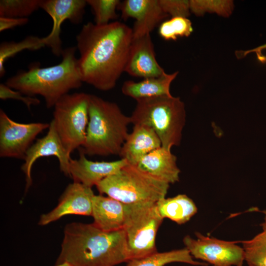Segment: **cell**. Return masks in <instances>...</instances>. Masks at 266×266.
I'll return each mask as SVG.
<instances>
[{
    "mask_svg": "<svg viewBox=\"0 0 266 266\" xmlns=\"http://www.w3.org/2000/svg\"><path fill=\"white\" fill-rule=\"evenodd\" d=\"M76 40L82 82L102 91L113 89L125 71L132 29L119 21L104 25L89 22L83 26Z\"/></svg>",
    "mask_w": 266,
    "mask_h": 266,
    "instance_id": "1",
    "label": "cell"
},
{
    "mask_svg": "<svg viewBox=\"0 0 266 266\" xmlns=\"http://www.w3.org/2000/svg\"><path fill=\"white\" fill-rule=\"evenodd\" d=\"M129 261L123 229L107 232L94 223L72 222L66 225L56 264L72 266H114Z\"/></svg>",
    "mask_w": 266,
    "mask_h": 266,
    "instance_id": "2",
    "label": "cell"
},
{
    "mask_svg": "<svg viewBox=\"0 0 266 266\" xmlns=\"http://www.w3.org/2000/svg\"><path fill=\"white\" fill-rule=\"evenodd\" d=\"M76 49L75 47L64 49L62 62L53 66L42 67L38 63H33L28 70L19 71L5 84L25 96L40 95L47 108L53 107L69 91L82 84L75 57Z\"/></svg>",
    "mask_w": 266,
    "mask_h": 266,
    "instance_id": "3",
    "label": "cell"
},
{
    "mask_svg": "<svg viewBox=\"0 0 266 266\" xmlns=\"http://www.w3.org/2000/svg\"><path fill=\"white\" fill-rule=\"evenodd\" d=\"M130 116L124 114L115 102L90 95L89 122L85 143V155H119L129 133Z\"/></svg>",
    "mask_w": 266,
    "mask_h": 266,
    "instance_id": "4",
    "label": "cell"
},
{
    "mask_svg": "<svg viewBox=\"0 0 266 266\" xmlns=\"http://www.w3.org/2000/svg\"><path fill=\"white\" fill-rule=\"evenodd\" d=\"M136 101L130 116L131 123L152 128L162 147L171 150L173 146L179 145L186 122L185 104L180 98L163 96Z\"/></svg>",
    "mask_w": 266,
    "mask_h": 266,
    "instance_id": "5",
    "label": "cell"
},
{
    "mask_svg": "<svg viewBox=\"0 0 266 266\" xmlns=\"http://www.w3.org/2000/svg\"><path fill=\"white\" fill-rule=\"evenodd\" d=\"M96 186L100 194L129 204L157 202L166 197L169 184L152 176L136 166L128 164Z\"/></svg>",
    "mask_w": 266,
    "mask_h": 266,
    "instance_id": "6",
    "label": "cell"
},
{
    "mask_svg": "<svg viewBox=\"0 0 266 266\" xmlns=\"http://www.w3.org/2000/svg\"><path fill=\"white\" fill-rule=\"evenodd\" d=\"M124 204L123 229L126 233L129 261L157 252L156 236L164 219L156 202Z\"/></svg>",
    "mask_w": 266,
    "mask_h": 266,
    "instance_id": "7",
    "label": "cell"
},
{
    "mask_svg": "<svg viewBox=\"0 0 266 266\" xmlns=\"http://www.w3.org/2000/svg\"><path fill=\"white\" fill-rule=\"evenodd\" d=\"M90 94H67L54 106L53 121L66 149L70 154L83 146L89 122Z\"/></svg>",
    "mask_w": 266,
    "mask_h": 266,
    "instance_id": "8",
    "label": "cell"
},
{
    "mask_svg": "<svg viewBox=\"0 0 266 266\" xmlns=\"http://www.w3.org/2000/svg\"><path fill=\"white\" fill-rule=\"evenodd\" d=\"M197 238L185 236L183 243L192 257L213 266H243L244 251L236 243L196 232Z\"/></svg>",
    "mask_w": 266,
    "mask_h": 266,
    "instance_id": "9",
    "label": "cell"
},
{
    "mask_svg": "<svg viewBox=\"0 0 266 266\" xmlns=\"http://www.w3.org/2000/svg\"><path fill=\"white\" fill-rule=\"evenodd\" d=\"M45 123H20L0 110V156L24 160L37 135L48 128Z\"/></svg>",
    "mask_w": 266,
    "mask_h": 266,
    "instance_id": "10",
    "label": "cell"
},
{
    "mask_svg": "<svg viewBox=\"0 0 266 266\" xmlns=\"http://www.w3.org/2000/svg\"><path fill=\"white\" fill-rule=\"evenodd\" d=\"M86 0H40V8L52 18L53 26L51 32L42 37L45 46L49 47L57 57L63 51L60 37L61 26L66 20L79 24L82 21Z\"/></svg>",
    "mask_w": 266,
    "mask_h": 266,
    "instance_id": "11",
    "label": "cell"
},
{
    "mask_svg": "<svg viewBox=\"0 0 266 266\" xmlns=\"http://www.w3.org/2000/svg\"><path fill=\"white\" fill-rule=\"evenodd\" d=\"M55 156L59 162L60 168L66 175L69 176V166L71 159L56 129L52 120L47 134L37 139L27 150L21 169L25 176L26 192L32 184L31 170L35 162L43 157Z\"/></svg>",
    "mask_w": 266,
    "mask_h": 266,
    "instance_id": "12",
    "label": "cell"
},
{
    "mask_svg": "<svg viewBox=\"0 0 266 266\" xmlns=\"http://www.w3.org/2000/svg\"><path fill=\"white\" fill-rule=\"evenodd\" d=\"M94 195L92 188L75 182L68 184L57 205L41 215L38 225L45 226L69 214L91 216Z\"/></svg>",
    "mask_w": 266,
    "mask_h": 266,
    "instance_id": "13",
    "label": "cell"
},
{
    "mask_svg": "<svg viewBox=\"0 0 266 266\" xmlns=\"http://www.w3.org/2000/svg\"><path fill=\"white\" fill-rule=\"evenodd\" d=\"M118 9L124 20L130 18L135 20L132 28L133 39L150 34L168 16L162 10L159 0H125L120 2Z\"/></svg>",
    "mask_w": 266,
    "mask_h": 266,
    "instance_id": "14",
    "label": "cell"
},
{
    "mask_svg": "<svg viewBox=\"0 0 266 266\" xmlns=\"http://www.w3.org/2000/svg\"><path fill=\"white\" fill-rule=\"evenodd\" d=\"M124 72L143 79L158 77L165 72L156 59L150 34L133 39Z\"/></svg>",
    "mask_w": 266,
    "mask_h": 266,
    "instance_id": "15",
    "label": "cell"
},
{
    "mask_svg": "<svg viewBox=\"0 0 266 266\" xmlns=\"http://www.w3.org/2000/svg\"><path fill=\"white\" fill-rule=\"evenodd\" d=\"M128 163L124 159L110 162L92 161L88 160L81 150L78 159H71L69 177L73 182L92 188L106 177L118 172Z\"/></svg>",
    "mask_w": 266,
    "mask_h": 266,
    "instance_id": "16",
    "label": "cell"
},
{
    "mask_svg": "<svg viewBox=\"0 0 266 266\" xmlns=\"http://www.w3.org/2000/svg\"><path fill=\"white\" fill-rule=\"evenodd\" d=\"M161 146V141L152 128L146 125H135L119 155L129 164L136 166L145 156Z\"/></svg>",
    "mask_w": 266,
    "mask_h": 266,
    "instance_id": "17",
    "label": "cell"
},
{
    "mask_svg": "<svg viewBox=\"0 0 266 266\" xmlns=\"http://www.w3.org/2000/svg\"><path fill=\"white\" fill-rule=\"evenodd\" d=\"M176 161V157L171 150L161 146L145 156L136 166L152 176L170 184L179 180L180 170Z\"/></svg>",
    "mask_w": 266,
    "mask_h": 266,
    "instance_id": "18",
    "label": "cell"
},
{
    "mask_svg": "<svg viewBox=\"0 0 266 266\" xmlns=\"http://www.w3.org/2000/svg\"><path fill=\"white\" fill-rule=\"evenodd\" d=\"M94 224L104 231L112 232L123 229L125 204L108 196L94 195L92 199Z\"/></svg>",
    "mask_w": 266,
    "mask_h": 266,
    "instance_id": "19",
    "label": "cell"
},
{
    "mask_svg": "<svg viewBox=\"0 0 266 266\" xmlns=\"http://www.w3.org/2000/svg\"><path fill=\"white\" fill-rule=\"evenodd\" d=\"M178 72H164L161 76L143 79L139 82L125 81L122 87V93L136 100L151 97L171 96L170 86Z\"/></svg>",
    "mask_w": 266,
    "mask_h": 266,
    "instance_id": "20",
    "label": "cell"
},
{
    "mask_svg": "<svg viewBox=\"0 0 266 266\" xmlns=\"http://www.w3.org/2000/svg\"><path fill=\"white\" fill-rule=\"evenodd\" d=\"M156 205L163 219H169L178 225L189 221L198 211L193 200L185 194H179L172 198H164L158 200Z\"/></svg>",
    "mask_w": 266,
    "mask_h": 266,
    "instance_id": "21",
    "label": "cell"
},
{
    "mask_svg": "<svg viewBox=\"0 0 266 266\" xmlns=\"http://www.w3.org/2000/svg\"><path fill=\"white\" fill-rule=\"evenodd\" d=\"M174 262L194 266H208V264L195 261L186 248L169 251H158L145 257L129 261L126 266H166Z\"/></svg>",
    "mask_w": 266,
    "mask_h": 266,
    "instance_id": "22",
    "label": "cell"
},
{
    "mask_svg": "<svg viewBox=\"0 0 266 266\" xmlns=\"http://www.w3.org/2000/svg\"><path fill=\"white\" fill-rule=\"evenodd\" d=\"M45 46L42 37L29 36L21 41H4L0 44V76L5 73V61L24 50H37Z\"/></svg>",
    "mask_w": 266,
    "mask_h": 266,
    "instance_id": "23",
    "label": "cell"
},
{
    "mask_svg": "<svg viewBox=\"0 0 266 266\" xmlns=\"http://www.w3.org/2000/svg\"><path fill=\"white\" fill-rule=\"evenodd\" d=\"M191 21L186 17H175L162 22L159 27L160 36L166 40L188 37L193 32Z\"/></svg>",
    "mask_w": 266,
    "mask_h": 266,
    "instance_id": "24",
    "label": "cell"
},
{
    "mask_svg": "<svg viewBox=\"0 0 266 266\" xmlns=\"http://www.w3.org/2000/svg\"><path fill=\"white\" fill-rule=\"evenodd\" d=\"M248 266H266V237L261 233L250 240L240 241Z\"/></svg>",
    "mask_w": 266,
    "mask_h": 266,
    "instance_id": "25",
    "label": "cell"
},
{
    "mask_svg": "<svg viewBox=\"0 0 266 266\" xmlns=\"http://www.w3.org/2000/svg\"><path fill=\"white\" fill-rule=\"evenodd\" d=\"M40 0H0V17L27 18L40 8Z\"/></svg>",
    "mask_w": 266,
    "mask_h": 266,
    "instance_id": "26",
    "label": "cell"
},
{
    "mask_svg": "<svg viewBox=\"0 0 266 266\" xmlns=\"http://www.w3.org/2000/svg\"><path fill=\"white\" fill-rule=\"evenodd\" d=\"M94 15L95 24L104 25L117 18L116 9L120 3L119 0H87Z\"/></svg>",
    "mask_w": 266,
    "mask_h": 266,
    "instance_id": "27",
    "label": "cell"
},
{
    "mask_svg": "<svg viewBox=\"0 0 266 266\" xmlns=\"http://www.w3.org/2000/svg\"><path fill=\"white\" fill-rule=\"evenodd\" d=\"M190 1V11L197 16L202 15L205 12H215L217 14L228 17L231 14L233 8L232 0H199Z\"/></svg>",
    "mask_w": 266,
    "mask_h": 266,
    "instance_id": "28",
    "label": "cell"
},
{
    "mask_svg": "<svg viewBox=\"0 0 266 266\" xmlns=\"http://www.w3.org/2000/svg\"><path fill=\"white\" fill-rule=\"evenodd\" d=\"M164 12L172 17L187 18L190 15V1L186 0H159Z\"/></svg>",
    "mask_w": 266,
    "mask_h": 266,
    "instance_id": "29",
    "label": "cell"
},
{
    "mask_svg": "<svg viewBox=\"0 0 266 266\" xmlns=\"http://www.w3.org/2000/svg\"><path fill=\"white\" fill-rule=\"evenodd\" d=\"M0 99L2 100L14 99L23 102L30 109L33 105H38L40 101L35 97H30L22 94L20 92L14 90L5 84H0Z\"/></svg>",
    "mask_w": 266,
    "mask_h": 266,
    "instance_id": "30",
    "label": "cell"
},
{
    "mask_svg": "<svg viewBox=\"0 0 266 266\" xmlns=\"http://www.w3.org/2000/svg\"><path fill=\"white\" fill-rule=\"evenodd\" d=\"M28 22L27 18L0 17V32L26 25Z\"/></svg>",
    "mask_w": 266,
    "mask_h": 266,
    "instance_id": "31",
    "label": "cell"
},
{
    "mask_svg": "<svg viewBox=\"0 0 266 266\" xmlns=\"http://www.w3.org/2000/svg\"><path fill=\"white\" fill-rule=\"evenodd\" d=\"M264 49H266V44L257 47L256 49H254L252 50H249L248 52H246V53L250 52H256L257 53V55L258 59L263 63H264L266 62V57H265L264 55L261 54V50Z\"/></svg>",
    "mask_w": 266,
    "mask_h": 266,
    "instance_id": "32",
    "label": "cell"
},
{
    "mask_svg": "<svg viewBox=\"0 0 266 266\" xmlns=\"http://www.w3.org/2000/svg\"><path fill=\"white\" fill-rule=\"evenodd\" d=\"M262 212L264 214L265 216L264 222L261 224L263 230L261 233L266 237V210H264Z\"/></svg>",
    "mask_w": 266,
    "mask_h": 266,
    "instance_id": "33",
    "label": "cell"
},
{
    "mask_svg": "<svg viewBox=\"0 0 266 266\" xmlns=\"http://www.w3.org/2000/svg\"><path fill=\"white\" fill-rule=\"evenodd\" d=\"M55 266H72L67 263H64L59 265H55Z\"/></svg>",
    "mask_w": 266,
    "mask_h": 266,
    "instance_id": "34",
    "label": "cell"
}]
</instances>
